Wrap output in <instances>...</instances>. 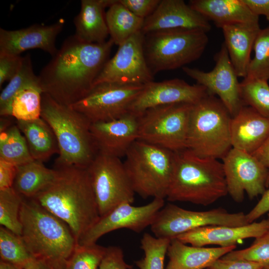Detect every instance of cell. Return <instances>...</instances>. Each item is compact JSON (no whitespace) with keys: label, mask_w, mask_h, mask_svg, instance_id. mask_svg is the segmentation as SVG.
<instances>
[{"label":"cell","mask_w":269,"mask_h":269,"mask_svg":"<svg viewBox=\"0 0 269 269\" xmlns=\"http://www.w3.org/2000/svg\"><path fill=\"white\" fill-rule=\"evenodd\" d=\"M114 43L82 41L75 35L67 38L38 78L43 93L70 106L84 97L108 60Z\"/></svg>","instance_id":"obj_1"},{"label":"cell","mask_w":269,"mask_h":269,"mask_svg":"<svg viewBox=\"0 0 269 269\" xmlns=\"http://www.w3.org/2000/svg\"><path fill=\"white\" fill-rule=\"evenodd\" d=\"M52 182L32 199L65 222L77 242L100 216L87 168L56 165Z\"/></svg>","instance_id":"obj_2"},{"label":"cell","mask_w":269,"mask_h":269,"mask_svg":"<svg viewBox=\"0 0 269 269\" xmlns=\"http://www.w3.org/2000/svg\"><path fill=\"white\" fill-rule=\"evenodd\" d=\"M228 194L222 162L197 156L187 149L175 152L168 201L208 206Z\"/></svg>","instance_id":"obj_3"},{"label":"cell","mask_w":269,"mask_h":269,"mask_svg":"<svg viewBox=\"0 0 269 269\" xmlns=\"http://www.w3.org/2000/svg\"><path fill=\"white\" fill-rule=\"evenodd\" d=\"M20 220L21 236L34 258L52 265L67 263L78 242L65 222L34 199L24 197Z\"/></svg>","instance_id":"obj_4"},{"label":"cell","mask_w":269,"mask_h":269,"mask_svg":"<svg viewBox=\"0 0 269 269\" xmlns=\"http://www.w3.org/2000/svg\"><path fill=\"white\" fill-rule=\"evenodd\" d=\"M41 117L51 127L58 142L59 152L56 165L87 168L98 153L89 120L44 93L42 95Z\"/></svg>","instance_id":"obj_5"},{"label":"cell","mask_w":269,"mask_h":269,"mask_svg":"<svg viewBox=\"0 0 269 269\" xmlns=\"http://www.w3.org/2000/svg\"><path fill=\"white\" fill-rule=\"evenodd\" d=\"M231 118L219 98L207 95L192 106L186 149L200 157L222 159L232 148Z\"/></svg>","instance_id":"obj_6"},{"label":"cell","mask_w":269,"mask_h":269,"mask_svg":"<svg viewBox=\"0 0 269 269\" xmlns=\"http://www.w3.org/2000/svg\"><path fill=\"white\" fill-rule=\"evenodd\" d=\"M125 156L124 164L134 192L144 199L165 198L175 152L137 139Z\"/></svg>","instance_id":"obj_7"},{"label":"cell","mask_w":269,"mask_h":269,"mask_svg":"<svg viewBox=\"0 0 269 269\" xmlns=\"http://www.w3.org/2000/svg\"><path fill=\"white\" fill-rule=\"evenodd\" d=\"M208 43L207 32L197 29H174L144 35L143 49L153 75L182 68L198 59Z\"/></svg>","instance_id":"obj_8"},{"label":"cell","mask_w":269,"mask_h":269,"mask_svg":"<svg viewBox=\"0 0 269 269\" xmlns=\"http://www.w3.org/2000/svg\"><path fill=\"white\" fill-rule=\"evenodd\" d=\"M193 105L179 103L149 109L138 115V139L174 152L186 149Z\"/></svg>","instance_id":"obj_9"},{"label":"cell","mask_w":269,"mask_h":269,"mask_svg":"<svg viewBox=\"0 0 269 269\" xmlns=\"http://www.w3.org/2000/svg\"><path fill=\"white\" fill-rule=\"evenodd\" d=\"M243 212L230 213L222 208L197 211L167 203L158 212L150 226L156 238L172 240L193 229L209 226L248 224Z\"/></svg>","instance_id":"obj_10"},{"label":"cell","mask_w":269,"mask_h":269,"mask_svg":"<svg viewBox=\"0 0 269 269\" xmlns=\"http://www.w3.org/2000/svg\"><path fill=\"white\" fill-rule=\"evenodd\" d=\"M100 217L121 204H132L135 192L120 158L98 152L87 168Z\"/></svg>","instance_id":"obj_11"},{"label":"cell","mask_w":269,"mask_h":269,"mask_svg":"<svg viewBox=\"0 0 269 269\" xmlns=\"http://www.w3.org/2000/svg\"><path fill=\"white\" fill-rule=\"evenodd\" d=\"M143 86L98 84L70 107L83 115L91 123L112 120L129 112L131 104Z\"/></svg>","instance_id":"obj_12"},{"label":"cell","mask_w":269,"mask_h":269,"mask_svg":"<svg viewBox=\"0 0 269 269\" xmlns=\"http://www.w3.org/2000/svg\"><path fill=\"white\" fill-rule=\"evenodd\" d=\"M144 34L139 31L119 46L96 78L94 86L102 83L143 85L153 80L145 58Z\"/></svg>","instance_id":"obj_13"},{"label":"cell","mask_w":269,"mask_h":269,"mask_svg":"<svg viewBox=\"0 0 269 269\" xmlns=\"http://www.w3.org/2000/svg\"><path fill=\"white\" fill-rule=\"evenodd\" d=\"M228 193L237 202H242L246 192L253 199L266 190L268 168L255 156L232 148L222 158Z\"/></svg>","instance_id":"obj_14"},{"label":"cell","mask_w":269,"mask_h":269,"mask_svg":"<svg viewBox=\"0 0 269 269\" xmlns=\"http://www.w3.org/2000/svg\"><path fill=\"white\" fill-rule=\"evenodd\" d=\"M214 59L215 65L209 72L186 66L182 69L197 84L204 87L209 94L217 95L232 117L244 105L241 98L238 76L224 43L215 54Z\"/></svg>","instance_id":"obj_15"},{"label":"cell","mask_w":269,"mask_h":269,"mask_svg":"<svg viewBox=\"0 0 269 269\" xmlns=\"http://www.w3.org/2000/svg\"><path fill=\"white\" fill-rule=\"evenodd\" d=\"M164 205V199L160 198H153L148 204L140 206H133L129 203L121 204L105 216L100 217L78 244H95L105 234L120 229L140 233L151 225L157 213Z\"/></svg>","instance_id":"obj_16"},{"label":"cell","mask_w":269,"mask_h":269,"mask_svg":"<svg viewBox=\"0 0 269 269\" xmlns=\"http://www.w3.org/2000/svg\"><path fill=\"white\" fill-rule=\"evenodd\" d=\"M208 94L204 87L197 84L190 85L178 78L153 81L144 85L129 111L138 116L149 109L160 106L179 103L194 105Z\"/></svg>","instance_id":"obj_17"},{"label":"cell","mask_w":269,"mask_h":269,"mask_svg":"<svg viewBox=\"0 0 269 269\" xmlns=\"http://www.w3.org/2000/svg\"><path fill=\"white\" fill-rule=\"evenodd\" d=\"M90 130L98 152L120 158L138 139V116L129 112L112 120L91 123Z\"/></svg>","instance_id":"obj_18"},{"label":"cell","mask_w":269,"mask_h":269,"mask_svg":"<svg viewBox=\"0 0 269 269\" xmlns=\"http://www.w3.org/2000/svg\"><path fill=\"white\" fill-rule=\"evenodd\" d=\"M64 21L50 25L36 24L24 28H0V53L14 56L27 50L38 48L53 56L57 52L56 39L62 31Z\"/></svg>","instance_id":"obj_19"},{"label":"cell","mask_w":269,"mask_h":269,"mask_svg":"<svg viewBox=\"0 0 269 269\" xmlns=\"http://www.w3.org/2000/svg\"><path fill=\"white\" fill-rule=\"evenodd\" d=\"M174 29H211L209 21L183 0H161L156 8L144 19L141 32L147 33Z\"/></svg>","instance_id":"obj_20"},{"label":"cell","mask_w":269,"mask_h":269,"mask_svg":"<svg viewBox=\"0 0 269 269\" xmlns=\"http://www.w3.org/2000/svg\"><path fill=\"white\" fill-rule=\"evenodd\" d=\"M269 229V219L242 226H209L198 228L176 238L186 244L195 247L215 245L220 247L236 245L243 240L256 238Z\"/></svg>","instance_id":"obj_21"},{"label":"cell","mask_w":269,"mask_h":269,"mask_svg":"<svg viewBox=\"0 0 269 269\" xmlns=\"http://www.w3.org/2000/svg\"><path fill=\"white\" fill-rule=\"evenodd\" d=\"M230 136L233 148L253 154L269 136V118L244 106L231 118Z\"/></svg>","instance_id":"obj_22"},{"label":"cell","mask_w":269,"mask_h":269,"mask_svg":"<svg viewBox=\"0 0 269 269\" xmlns=\"http://www.w3.org/2000/svg\"><path fill=\"white\" fill-rule=\"evenodd\" d=\"M222 29L224 43L237 75L244 78L248 73L255 40L261 29L259 21L229 24Z\"/></svg>","instance_id":"obj_23"},{"label":"cell","mask_w":269,"mask_h":269,"mask_svg":"<svg viewBox=\"0 0 269 269\" xmlns=\"http://www.w3.org/2000/svg\"><path fill=\"white\" fill-rule=\"evenodd\" d=\"M236 248V245L211 248L188 246L173 239L167 249L168 262L165 269H206Z\"/></svg>","instance_id":"obj_24"},{"label":"cell","mask_w":269,"mask_h":269,"mask_svg":"<svg viewBox=\"0 0 269 269\" xmlns=\"http://www.w3.org/2000/svg\"><path fill=\"white\" fill-rule=\"evenodd\" d=\"M115 0H82L80 10L74 19L76 32L79 40L90 43L107 41L109 32L105 9Z\"/></svg>","instance_id":"obj_25"},{"label":"cell","mask_w":269,"mask_h":269,"mask_svg":"<svg viewBox=\"0 0 269 269\" xmlns=\"http://www.w3.org/2000/svg\"><path fill=\"white\" fill-rule=\"evenodd\" d=\"M217 27L259 21L243 0H191L188 4Z\"/></svg>","instance_id":"obj_26"},{"label":"cell","mask_w":269,"mask_h":269,"mask_svg":"<svg viewBox=\"0 0 269 269\" xmlns=\"http://www.w3.org/2000/svg\"><path fill=\"white\" fill-rule=\"evenodd\" d=\"M16 122L34 160L43 162L53 154H59L55 135L49 125L41 117L32 121Z\"/></svg>","instance_id":"obj_27"},{"label":"cell","mask_w":269,"mask_h":269,"mask_svg":"<svg viewBox=\"0 0 269 269\" xmlns=\"http://www.w3.org/2000/svg\"><path fill=\"white\" fill-rule=\"evenodd\" d=\"M56 175L55 168H48L42 162L33 160L18 166L12 187L22 196L32 198L49 185Z\"/></svg>","instance_id":"obj_28"},{"label":"cell","mask_w":269,"mask_h":269,"mask_svg":"<svg viewBox=\"0 0 269 269\" xmlns=\"http://www.w3.org/2000/svg\"><path fill=\"white\" fill-rule=\"evenodd\" d=\"M105 18L110 38L118 46L141 31L144 20L133 14L119 0L109 7Z\"/></svg>","instance_id":"obj_29"},{"label":"cell","mask_w":269,"mask_h":269,"mask_svg":"<svg viewBox=\"0 0 269 269\" xmlns=\"http://www.w3.org/2000/svg\"><path fill=\"white\" fill-rule=\"evenodd\" d=\"M42 93L39 85H29L19 91L10 102V116L24 121L40 118Z\"/></svg>","instance_id":"obj_30"},{"label":"cell","mask_w":269,"mask_h":269,"mask_svg":"<svg viewBox=\"0 0 269 269\" xmlns=\"http://www.w3.org/2000/svg\"><path fill=\"white\" fill-rule=\"evenodd\" d=\"M0 159L17 166L34 160L16 124L0 133Z\"/></svg>","instance_id":"obj_31"},{"label":"cell","mask_w":269,"mask_h":269,"mask_svg":"<svg viewBox=\"0 0 269 269\" xmlns=\"http://www.w3.org/2000/svg\"><path fill=\"white\" fill-rule=\"evenodd\" d=\"M39 85L38 76L33 71L30 54L22 57L21 66L16 74L2 90L0 95V115L10 116L9 107L14 96L24 87Z\"/></svg>","instance_id":"obj_32"},{"label":"cell","mask_w":269,"mask_h":269,"mask_svg":"<svg viewBox=\"0 0 269 269\" xmlns=\"http://www.w3.org/2000/svg\"><path fill=\"white\" fill-rule=\"evenodd\" d=\"M0 260L24 269L33 258L22 237L4 227H0Z\"/></svg>","instance_id":"obj_33"},{"label":"cell","mask_w":269,"mask_h":269,"mask_svg":"<svg viewBox=\"0 0 269 269\" xmlns=\"http://www.w3.org/2000/svg\"><path fill=\"white\" fill-rule=\"evenodd\" d=\"M240 96L244 106H249L269 118V85L260 79H246L240 82Z\"/></svg>","instance_id":"obj_34"},{"label":"cell","mask_w":269,"mask_h":269,"mask_svg":"<svg viewBox=\"0 0 269 269\" xmlns=\"http://www.w3.org/2000/svg\"><path fill=\"white\" fill-rule=\"evenodd\" d=\"M22 201L23 197L13 187L0 190V226L20 236V212Z\"/></svg>","instance_id":"obj_35"},{"label":"cell","mask_w":269,"mask_h":269,"mask_svg":"<svg viewBox=\"0 0 269 269\" xmlns=\"http://www.w3.org/2000/svg\"><path fill=\"white\" fill-rule=\"evenodd\" d=\"M171 240L145 233L140 241L144 257L135 262L139 269H165L164 260Z\"/></svg>","instance_id":"obj_36"},{"label":"cell","mask_w":269,"mask_h":269,"mask_svg":"<svg viewBox=\"0 0 269 269\" xmlns=\"http://www.w3.org/2000/svg\"><path fill=\"white\" fill-rule=\"evenodd\" d=\"M246 79L269 80V26L261 29L255 40Z\"/></svg>","instance_id":"obj_37"},{"label":"cell","mask_w":269,"mask_h":269,"mask_svg":"<svg viewBox=\"0 0 269 269\" xmlns=\"http://www.w3.org/2000/svg\"><path fill=\"white\" fill-rule=\"evenodd\" d=\"M106 247L77 243L66 263V269H99Z\"/></svg>","instance_id":"obj_38"},{"label":"cell","mask_w":269,"mask_h":269,"mask_svg":"<svg viewBox=\"0 0 269 269\" xmlns=\"http://www.w3.org/2000/svg\"><path fill=\"white\" fill-rule=\"evenodd\" d=\"M255 239L249 247L233 250L221 258L228 260H246L266 266L269 264V229Z\"/></svg>","instance_id":"obj_39"},{"label":"cell","mask_w":269,"mask_h":269,"mask_svg":"<svg viewBox=\"0 0 269 269\" xmlns=\"http://www.w3.org/2000/svg\"><path fill=\"white\" fill-rule=\"evenodd\" d=\"M132 266L126 263L122 249L117 246L106 247L99 269H131Z\"/></svg>","instance_id":"obj_40"},{"label":"cell","mask_w":269,"mask_h":269,"mask_svg":"<svg viewBox=\"0 0 269 269\" xmlns=\"http://www.w3.org/2000/svg\"><path fill=\"white\" fill-rule=\"evenodd\" d=\"M161 0H119V1L136 16L145 19L151 14Z\"/></svg>","instance_id":"obj_41"},{"label":"cell","mask_w":269,"mask_h":269,"mask_svg":"<svg viewBox=\"0 0 269 269\" xmlns=\"http://www.w3.org/2000/svg\"><path fill=\"white\" fill-rule=\"evenodd\" d=\"M22 57L0 53V87L9 81L19 70Z\"/></svg>","instance_id":"obj_42"},{"label":"cell","mask_w":269,"mask_h":269,"mask_svg":"<svg viewBox=\"0 0 269 269\" xmlns=\"http://www.w3.org/2000/svg\"><path fill=\"white\" fill-rule=\"evenodd\" d=\"M263 264L240 260H228L222 258L211 265L209 269H262Z\"/></svg>","instance_id":"obj_43"},{"label":"cell","mask_w":269,"mask_h":269,"mask_svg":"<svg viewBox=\"0 0 269 269\" xmlns=\"http://www.w3.org/2000/svg\"><path fill=\"white\" fill-rule=\"evenodd\" d=\"M18 166L0 159V190L13 187Z\"/></svg>","instance_id":"obj_44"},{"label":"cell","mask_w":269,"mask_h":269,"mask_svg":"<svg viewBox=\"0 0 269 269\" xmlns=\"http://www.w3.org/2000/svg\"><path fill=\"white\" fill-rule=\"evenodd\" d=\"M262 195L258 203L249 213L246 214L249 224L254 222L264 214L269 212V187Z\"/></svg>","instance_id":"obj_45"},{"label":"cell","mask_w":269,"mask_h":269,"mask_svg":"<svg viewBox=\"0 0 269 269\" xmlns=\"http://www.w3.org/2000/svg\"><path fill=\"white\" fill-rule=\"evenodd\" d=\"M251 11L259 16L264 15L269 22V0H243Z\"/></svg>","instance_id":"obj_46"},{"label":"cell","mask_w":269,"mask_h":269,"mask_svg":"<svg viewBox=\"0 0 269 269\" xmlns=\"http://www.w3.org/2000/svg\"><path fill=\"white\" fill-rule=\"evenodd\" d=\"M268 169L269 174L266 187H269V136L262 146L252 154Z\"/></svg>","instance_id":"obj_47"},{"label":"cell","mask_w":269,"mask_h":269,"mask_svg":"<svg viewBox=\"0 0 269 269\" xmlns=\"http://www.w3.org/2000/svg\"><path fill=\"white\" fill-rule=\"evenodd\" d=\"M24 269H52V265L44 260L33 258L26 265Z\"/></svg>","instance_id":"obj_48"},{"label":"cell","mask_w":269,"mask_h":269,"mask_svg":"<svg viewBox=\"0 0 269 269\" xmlns=\"http://www.w3.org/2000/svg\"><path fill=\"white\" fill-rule=\"evenodd\" d=\"M11 116L0 117V133L2 132L13 125L11 123Z\"/></svg>","instance_id":"obj_49"},{"label":"cell","mask_w":269,"mask_h":269,"mask_svg":"<svg viewBox=\"0 0 269 269\" xmlns=\"http://www.w3.org/2000/svg\"><path fill=\"white\" fill-rule=\"evenodd\" d=\"M0 269H22L10 263L0 260Z\"/></svg>","instance_id":"obj_50"},{"label":"cell","mask_w":269,"mask_h":269,"mask_svg":"<svg viewBox=\"0 0 269 269\" xmlns=\"http://www.w3.org/2000/svg\"><path fill=\"white\" fill-rule=\"evenodd\" d=\"M66 263L53 265H52V269H66Z\"/></svg>","instance_id":"obj_51"},{"label":"cell","mask_w":269,"mask_h":269,"mask_svg":"<svg viewBox=\"0 0 269 269\" xmlns=\"http://www.w3.org/2000/svg\"><path fill=\"white\" fill-rule=\"evenodd\" d=\"M262 269H269V264L265 266Z\"/></svg>","instance_id":"obj_52"},{"label":"cell","mask_w":269,"mask_h":269,"mask_svg":"<svg viewBox=\"0 0 269 269\" xmlns=\"http://www.w3.org/2000/svg\"><path fill=\"white\" fill-rule=\"evenodd\" d=\"M267 218L269 219V213H268V218Z\"/></svg>","instance_id":"obj_53"},{"label":"cell","mask_w":269,"mask_h":269,"mask_svg":"<svg viewBox=\"0 0 269 269\" xmlns=\"http://www.w3.org/2000/svg\"><path fill=\"white\" fill-rule=\"evenodd\" d=\"M206 269H209L208 268Z\"/></svg>","instance_id":"obj_54"}]
</instances>
